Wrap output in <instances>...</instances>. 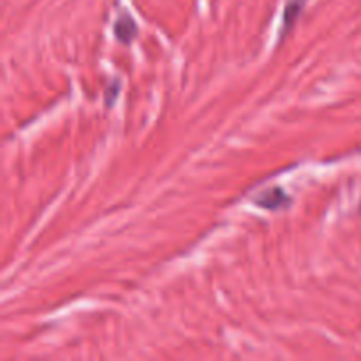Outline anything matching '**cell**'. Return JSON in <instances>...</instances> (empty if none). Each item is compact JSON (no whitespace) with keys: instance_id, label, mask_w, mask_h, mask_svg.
Listing matches in <instances>:
<instances>
[{"instance_id":"6da1fadb","label":"cell","mask_w":361,"mask_h":361,"mask_svg":"<svg viewBox=\"0 0 361 361\" xmlns=\"http://www.w3.org/2000/svg\"><path fill=\"white\" fill-rule=\"evenodd\" d=\"M254 203L259 208H264V210H281V208H286L291 203V197L281 187H271V189L263 190L259 196L254 197Z\"/></svg>"},{"instance_id":"7a4b0ae2","label":"cell","mask_w":361,"mask_h":361,"mask_svg":"<svg viewBox=\"0 0 361 361\" xmlns=\"http://www.w3.org/2000/svg\"><path fill=\"white\" fill-rule=\"evenodd\" d=\"M136 34H137V25L133 18L123 14V16H120L118 20H116L115 35L120 42H126L127 44V42H130L134 37H136Z\"/></svg>"},{"instance_id":"3957f363","label":"cell","mask_w":361,"mask_h":361,"mask_svg":"<svg viewBox=\"0 0 361 361\" xmlns=\"http://www.w3.org/2000/svg\"><path fill=\"white\" fill-rule=\"evenodd\" d=\"M302 7H303V0H293L291 4H288V7H286L284 11V20H282L284 32L295 25L296 18H298L300 13H302ZM284 32H282V34H284Z\"/></svg>"}]
</instances>
